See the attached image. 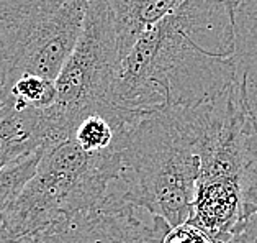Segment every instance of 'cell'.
<instances>
[{"label":"cell","mask_w":257,"mask_h":243,"mask_svg":"<svg viewBox=\"0 0 257 243\" xmlns=\"http://www.w3.org/2000/svg\"><path fill=\"white\" fill-rule=\"evenodd\" d=\"M239 0H187L143 32L123 56L111 102L131 114L193 107L236 80Z\"/></svg>","instance_id":"obj_1"},{"label":"cell","mask_w":257,"mask_h":243,"mask_svg":"<svg viewBox=\"0 0 257 243\" xmlns=\"http://www.w3.org/2000/svg\"><path fill=\"white\" fill-rule=\"evenodd\" d=\"M198 174L195 140L171 109L143 114L126 130L118 188L169 227L190 220Z\"/></svg>","instance_id":"obj_2"},{"label":"cell","mask_w":257,"mask_h":243,"mask_svg":"<svg viewBox=\"0 0 257 243\" xmlns=\"http://www.w3.org/2000/svg\"><path fill=\"white\" fill-rule=\"evenodd\" d=\"M120 176V151L90 154L71 138L41 149L36 171L5 214L12 243L103 201Z\"/></svg>","instance_id":"obj_3"},{"label":"cell","mask_w":257,"mask_h":243,"mask_svg":"<svg viewBox=\"0 0 257 243\" xmlns=\"http://www.w3.org/2000/svg\"><path fill=\"white\" fill-rule=\"evenodd\" d=\"M120 64L121 54L108 0H90L79 40L54 79V102L41 110L43 148L67 140L82 115L113 104L111 94Z\"/></svg>","instance_id":"obj_4"},{"label":"cell","mask_w":257,"mask_h":243,"mask_svg":"<svg viewBox=\"0 0 257 243\" xmlns=\"http://www.w3.org/2000/svg\"><path fill=\"white\" fill-rule=\"evenodd\" d=\"M90 0H0V77L54 80L76 46Z\"/></svg>","instance_id":"obj_5"},{"label":"cell","mask_w":257,"mask_h":243,"mask_svg":"<svg viewBox=\"0 0 257 243\" xmlns=\"http://www.w3.org/2000/svg\"><path fill=\"white\" fill-rule=\"evenodd\" d=\"M167 223L124 199L115 181L102 202L17 243H162Z\"/></svg>","instance_id":"obj_6"},{"label":"cell","mask_w":257,"mask_h":243,"mask_svg":"<svg viewBox=\"0 0 257 243\" xmlns=\"http://www.w3.org/2000/svg\"><path fill=\"white\" fill-rule=\"evenodd\" d=\"M233 61L242 102L257 128V0L236 4Z\"/></svg>","instance_id":"obj_7"},{"label":"cell","mask_w":257,"mask_h":243,"mask_svg":"<svg viewBox=\"0 0 257 243\" xmlns=\"http://www.w3.org/2000/svg\"><path fill=\"white\" fill-rule=\"evenodd\" d=\"M187 0H108L121 59L143 32L171 15Z\"/></svg>","instance_id":"obj_8"},{"label":"cell","mask_w":257,"mask_h":243,"mask_svg":"<svg viewBox=\"0 0 257 243\" xmlns=\"http://www.w3.org/2000/svg\"><path fill=\"white\" fill-rule=\"evenodd\" d=\"M41 110H15L10 105L0 114V170L43 148Z\"/></svg>","instance_id":"obj_9"},{"label":"cell","mask_w":257,"mask_h":243,"mask_svg":"<svg viewBox=\"0 0 257 243\" xmlns=\"http://www.w3.org/2000/svg\"><path fill=\"white\" fill-rule=\"evenodd\" d=\"M40 158L41 149L30 153L25 158L0 170V238H9L4 223L5 214H7L9 207L18 197V194L23 191L25 184L33 178L36 166L40 163Z\"/></svg>","instance_id":"obj_10"},{"label":"cell","mask_w":257,"mask_h":243,"mask_svg":"<svg viewBox=\"0 0 257 243\" xmlns=\"http://www.w3.org/2000/svg\"><path fill=\"white\" fill-rule=\"evenodd\" d=\"M54 99V80L36 76V74H23L12 84L9 91V104L15 110H45L51 107Z\"/></svg>","instance_id":"obj_11"},{"label":"cell","mask_w":257,"mask_h":243,"mask_svg":"<svg viewBox=\"0 0 257 243\" xmlns=\"http://www.w3.org/2000/svg\"><path fill=\"white\" fill-rule=\"evenodd\" d=\"M162 243H216V241L205 230L197 227L195 223L185 222L169 228V232L164 235Z\"/></svg>","instance_id":"obj_12"},{"label":"cell","mask_w":257,"mask_h":243,"mask_svg":"<svg viewBox=\"0 0 257 243\" xmlns=\"http://www.w3.org/2000/svg\"><path fill=\"white\" fill-rule=\"evenodd\" d=\"M228 243H257V212L242 222Z\"/></svg>","instance_id":"obj_13"},{"label":"cell","mask_w":257,"mask_h":243,"mask_svg":"<svg viewBox=\"0 0 257 243\" xmlns=\"http://www.w3.org/2000/svg\"><path fill=\"white\" fill-rule=\"evenodd\" d=\"M9 105H10L9 104V91H7V87H5L2 77H0V114H2Z\"/></svg>","instance_id":"obj_14"}]
</instances>
